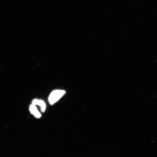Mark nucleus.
Here are the masks:
<instances>
[{
    "label": "nucleus",
    "mask_w": 157,
    "mask_h": 157,
    "mask_svg": "<svg viewBox=\"0 0 157 157\" xmlns=\"http://www.w3.org/2000/svg\"><path fill=\"white\" fill-rule=\"evenodd\" d=\"M66 94L64 90H56L52 91L48 98V101L50 105H53L59 101Z\"/></svg>",
    "instance_id": "f257e3e1"
},
{
    "label": "nucleus",
    "mask_w": 157,
    "mask_h": 157,
    "mask_svg": "<svg viewBox=\"0 0 157 157\" xmlns=\"http://www.w3.org/2000/svg\"><path fill=\"white\" fill-rule=\"evenodd\" d=\"M29 111L31 114L34 116L36 118H40L41 117V115L40 113L38 111L37 109V108L35 106V105H30L29 108Z\"/></svg>",
    "instance_id": "f03ea898"
},
{
    "label": "nucleus",
    "mask_w": 157,
    "mask_h": 157,
    "mask_svg": "<svg viewBox=\"0 0 157 157\" xmlns=\"http://www.w3.org/2000/svg\"><path fill=\"white\" fill-rule=\"evenodd\" d=\"M33 105H38L40 107L41 111L42 113H44L46 109V105L44 101L42 100H39L37 99H35L32 102Z\"/></svg>",
    "instance_id": "7ed1b4c3"
}]
</instances>
